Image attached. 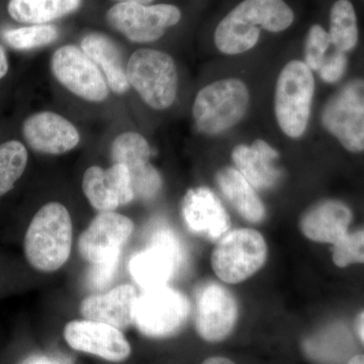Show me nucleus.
Returning a JSON list of instances; mask_svg holds the SVG:
<instances>
[{
	"label": "nucleus",
	"instance_id": "nucleus-15",
	"mask_svg": "<svg viewBox=\"0 0 364 364\" xmlns=\"http://www.w3.org/2000/svg\"><path fill=\"white\" fill-rule=\"evenodd\" d=\"M67 343L74 350L93 354L112 363L131 355V346L116 327L90 320L72 321L64 329Z\"/></svg>",
	"mask_w": 364,
	"mask_h": 364
},
{
	"label": "nucleus",
	"instance_id": "nucleus-19",
	"mask_svg": "<svg viewBox=\"0 0 364 364\" xmlns=\"http://www.w3.org/2000/svg\"><path fill=\"white\" fill-rule=\"evenodd\" d=\"M138 294L131 284H123L109 293L92 294L81 301L80 313L86 320L126 329L133 324Z\"/></svg>",
	"mask_w": 364,
	"mask_h": 364
},
{
	"label": "nucleus",
	"instance_id": "nucleus-13",
	"mask_svg": "<svg viewBox=\"0 0 364 364\" xmlns=\"http://www.w3.org/2000/svg\"><path fill=\"white\" fill-rule=\"evenodd\" d=\"M114 163L126 165L131 176L134 196L150 200L162 188V178L150 163L149 143L141 134L126 132L114 139L111 150Z\"/></svg>",
	"mask_w": 364,
	"mask_h": 364
},
{
	"label": "nucleus",
	"instance_id": "nucleus-6",
	"mask_svg": "<svg viewBox=\"0 0 364 364\" xmlns=\"http://www.w3.org/2000/svg\"><path fill=\"white\" fill-rule=\"evenodd\" d=\"M267 245L259 232L238 229L228 232L218 241L212 254L217 277L227 284H239L264 265Z\"/></svg>",
	"mask_w": 364,
	"mask_h": 364
},
{
	"label": "nucleus",
	"instance_id": "nucleus-27",
	"mask_svg": "<svg viewBox=\"0 0 364 364\" xmlns=\"http://www.w3.org/2000/svg\"><path fill=\"white\" fill-rule=\"evenodd\" d=\"M59 37V30L53 25H32L9 28L2 32V38L9 47L16 50L36 49L52 44Z\"/></svg>",
	"mask_w": 364,
	"mask_h": 364
},
{
	"label": "nucleus",
	"instance_id": "nucleus-22",
	"mask_svg": "<svg viewBox=\"0 0 364 364\" xmlns=\"http://www.w3.org/2000/svg\"><path fill=\"white\" fill-rule=\"evenodd\" d=\"M81 49L97 64L114 93L124 95L130 90L122 53L109 37L102 33H90L81 41Z\"/></svg>",
	"mask_w": 364,
	"mask_h": 364
},
{
	"label": "nucleus",
	"instance_id": "nucleus-26",
	"mask_svg": "<svg viewBox=\"0 0 364 364\" xmlns=\"http://www.w3.org/2000/svg\"><path fill=\"white\" fill-rule=\"evenodd\" d=\"M28 164V151L18 141L0 145V196L6 195L21 178Z\"/></svg>",
	"mask_w": 364,
	"mask_h": 364
},
{
	"label": "nucleus",
	"instance_id": "nucleus-30",
	"mask_svg": "<svg viewBox=\"0 0 364 364\" xmlns=\"http://www.w3.org/2000/svg\"><path fill=\"white\" fill-rule=\"evenodd\" d=\"M119 257L121 254H117L102 262L92 264L93 267L90 272V284L93 289H102L111 284L116 274Z\"/></svg>",
	"mask_w": 364,
	"mask_h": 364
},
{
	"label": "nucleus",
	"instance_id": "nucleus-16",
	"mask_svg": "<svg viewBox=\"0 0 364 364\" xmlns=\"http://www.w3.org/2000/svg\"><path fill=\"white\" fill-rule=\"evenodd\" d=\"M83 193L98 212H114L135 198L130 172L126 165L114 163L109 169L91 166L82 181Z\"/></svg>",
	"mask_w": 364,
	"mask_h": 364
},
{
	"label": "nucleus",
	"instance_id": "nucleus-33",
	"mask_svg": "<svg viewBox=\"0 0 364 364\" xmlns=\"http://www.w3.org/2000/svg\"><path fill=\"white\" fill-rule=\"evenodd\" d=\"M202 364H235L231 359L223 358V356H214V358H208Z\"/></svg>",
	"mask_w": 364,
	"mask_h": 364
},
{
	"label": "nucleus",
	"instance_id": "nucleus-8",
	"mask_svg": "<svg viewBox=\"0 0 364 364\" xmlns=\"http://www.w3.org/2000/svg\"><path fill=\"white\" fill-rule=\"evenodd\" d=\"M191 305L188 298L171 287L146 289L136 304L134 324L151 338H167L181 331L188 321Z\"/></svg>",
	"mask_w": 364,
	"mask_h": 364
},
{
	"label": "nucleus",
	"instance_id": "nucleus-2",
	"mask_svg": "<svg viewBox=\"0 0 364 364\" xmlns=\"http://www.w3.org/2000/svg\"><path fill=\"white\" fill-rule=\"evenodd\" d=\"M72 235L68 210L59 203H47L38 210L26 230V259L39 272H56L70 256Z\"/></svg>",
	"mask_w": 364,
	"mask_h": 364
},
{
	"label": "nucleus",
	"instance_id": "nucleus-35",
	"mask_svg": "<svg viewBox=\"0 0 364 364\" xmlns=\"http://www.w3.org/2000/svg\"><path fill=\"white\" fill-rule=\"evenodd\" d=\"M347 364H364V355L353 356Z\"/></svg>",
	"mask_w": 364,
	"mask_h": 364
},
{
	"label": "nucleus",
	"instance_id": "nucleus-18",
	"mask_svg": "<svg viewBox=\"0 0 364 364\" xmlns=\"http://www.w3.org/2000/svg\"><path fill=\"white\" fill-rule=\"evenodd\" d=\"M181 210L188 229L208 240L219 241L231 227L224 205L208 188L189 189L182 200Z\"/></svg>",
	"mask_w": 364,
	"mask_h": 364
},
{
	"label": "nucleus",
	"instance_id": "nucleus-11",
	"mask_svg": "<svg viewBox=\"0 0 364 364\" xmlns=\"http://www.w3.org/2000/svg\"><path fill=\"white\" fill-rule=\"evenodd\" d=\"M184 262V252L176 235L167 230L153 237L149 247L132 257L129 270L144 289L166 286Z\"/></svg>",
	"mask_w": 364,
	"mask_h": 364
},
{
	"label": "nucleus",
	"instance_id": "nucleus-29",
	"mask_svg": "<svg viewBox=\"0 0 364 364\" xmlns=\"http://www.w3.org/2000/svg\"><path fill=\"white\" fill-rule=\"evenodd\" d=\"M329 33L322 26H311L306 40V64L311 70L318 71L324 64L326 53L331 46Z\"/></svg>",
	"mask_w": 364,
	"mask_h": 364
},
{
	"label": "nucleus",
	"instance_id": "nucleus-28",
	"mask_svg": "<svg viewBox=\"0 0 364 364\" xmlns=\"http://www.w3.org/2000/svg\"><path fill=\"white\" fill-rule=\"evenodd\" d=\"M333 261L339 267L364 263V230L347 233L333 245Z\"/></svg>",
	"mask_w": 364,
	"mask_h": 364
},
{
	"label": "nucleus",
	"instance_id": "nucleus-7",
	"mask_svg": "<svg viewBox=\"0 0 364 364\" xmlns=\"http://www.w3.org/2000/svg\"><path fill=\"white\" fill-rule=\"evenodd\" d=\"M321 122L345 149L364 152V79H352L333 95L326 102Z\"/></svg>",
	"mask_w": 364,
	"mask_h": 364
},
{
	"label": "nucleus",
	"instance_id": "nucleus-9",
	"mask_svg": "<svg viewBox=\"0 0 364 364\" xmlns=\"http://www.w3.org/2000/svg\"><path fill=\"white\" fill-rule=\"evenodd\" d=\"M109 25L134 43H151L164 36L167 28L181 20V11L172 4L119 2L107 13Z\"/></svg>",
	"mask_w": 364,
	"mask_h": 364
},
{
	"label": "nucleus",
	"instance_id": "nucleus-14",
	"mask_svg": "<svg viewBox=\"0 0 364 364\" xmlns=\"http://www.w3.org/2000/svg\"><path fill=\"white\" fill-rule=\"evenodd\" d=\"M133 231L130 218L114 212L100 213L79 237V253L91 264L102 262L122 253Z\"/></svg>",
	"mask_w": 364,
	"mask_h": 364
},
{
	"label": "nucleus",
	"instance_id": "nucleus-31",
	"mask_svg": "<svg viewBox=\"0 0 364 364\" xmlns=\"http://www.w3.org/2000/svg\"><path fill=\"white\" fill-rule=\"evenodd\" d=\"M347 65H348V59H347L346 53L338 51L330 57H326L324 64L318 70L320 78L326 83H336L340 79L343 77L346 72Z\"/></svg>",
	"mask_w": 364,
	"mask_h": 364
},
{
	"label": "nucleus",
	"instance_id": "nucleus-23",
	"mask_svg": "<svg viewBox=\"0 0 364 364\" xmlns=\"http://www.w3.org/2000/svg\"><path fill=\"white\" fill-rule=\"evenodd\" d=\"M218 186L232 207L246 221L260 223L264 220L265 207L250 182L236 168L226 167L217 176Z\"/></svg>",
	"mask_w": 364,
	"mask_h": 364
},
{
	"label": "nucleus",
	"instance_id": "nucleus-10",
	"mask_svg": "<svg viewBox=\"0 0 364 364\" xmlns=\"http://www.w3.org/2000/svg\"><path fill=\"white\" fill-rule=\"evenodd\" d=\"M51 69L55 78L76 97L92 102L109 97L104 74L77 46L59 48L53 55Z\"/></svg>",
	"mask_w": 364,
	"mask_h": 364
},
{
	"label": "nucleus",
	"instance_id": "nucleus-1",
	"mask_svg": "<svg viewBox=\"0 0 364 364\" xmlns=\"http://www.w3.org/2000/svg\"><path fill=\"white\" fill-rule=\"evenodd\" d=\"M294 21L284 0H242L215 28V47L223 54H243L255 47L262 31L284 32Z\"/></svg>",
	"mask_w": 364,
	"mask_h": 364
},
{
	"label": "nucleus",
	"instance_id": "nucleus-4",
	"mask_svg": "<svg viewBox=\"0 0 364 364\" xmlns=\"http://www.w3.org/2000/svg\"><path fill=\"white\" fill-rule=\"evenodd\" d=\"M315 93L312 70L299 60L289 62L280 72L275 87L274 112L280 130L298 139L308 127Z\"/></svg>",
	"mask_w": 364,
	"mask_h": 364
},
{
	"label": "nucleus",
	"instance_id": "nucleus-32",
	"mask_svg": "<svg viewBox=\"0 0 364 364\" xmlns=\"http://www.w3.org/2000/svg\"><path fill=\"white\" fill-rule=\"evenodd\" d=\"M9 71V60L4 48L0 45V79L4 77Z\"/></svg>",
	"mask_w": 364,
	"mask_h": 364
},
{
	"label": "nucleus",
	"instance_id": "nucleus-5",
	"mask_svg": "<svg viewBox=\"0 0 364 364\" xmlns=\"http://www.w3.org/2000/svg\"><path fill=\"white\" fill-rule=\"evenodd\" d=\"M127 76L132 87L152 109L163 111L173 105L178 76L173 59L166 53L136 50L129 60Z\"/></svg>",
	"mask_w": 364,
	"mask_h": 364
},
{
	"label": "nucleus",
	"instance_id": "nucleus-34",
	"mask_svg": "<svg viewBox=\"0 0 364 364\" xmlns=\"http://www.w3.org/2000/svg\"><path fill=\"white\" fill-rule=\"evenodd\" d=\"M356 330H358L359 338L364 343V312L361 313L356 320Z\"/></svg>",
	"mask_w": 364,
	"mask_h": 364
},
{
	"label": "nucleus",
	"instance_id": "nucleus-36",
	"mask_svg": "<svg viewBox=\"0 0 364 364\" xmlns=\"http://www.w3.org/2000/svg\"><path fill=\"white\" fill-rule=\"evenodd\" d=\"M119 2H131V4H144V6H147L150 2H152L153 0H117Z\"/></svg>",
	"mask_w": 364,
	"mask_h": 364
},
{
	"label": "nucleus",
	"instance_id": "nucleus-17",
	"mask_svg": "<svg viewBox=\"0 0 364 364\" xmlns=\"http://www.w3.org/2000/svg\"><path fill=\"white\" fill-rule=\"evenodd\" d=\"M23 135L32 149L50 155L64 154L80 142L77 129L65 117L53 112L28 117L23 124Z\"/></svg>",
	"mask_w": 364,
	"mask_h": 364
},
{
	"label": "nucleus",
	"instance_id": "nucleus-25",
	"mask_svg": "<svg viewBox=\"0 0 364 364\" xmlns=\"http://www.w3.org/2000/svg\"><path fill=\"white\" fill-rule=\"evenodd\" d=\"M330 40L336 50L351 52L358 44L359 31L355 9L349 0H336L330 9Z\"/></svg>",
	"mask_w": 364,
	"mask_h": 364
},
{
	"label": "nucleus",
	"instance_id": "nucleus-12",
	"mask_svg": "<svg viewBox=\"0 0 364 364\" xmlns=\"http://www.w3.org/2000/svg\"><path fill=\"white\" fill-rule=\"evenodd\" d=\"M238 305L233 294L215 282H208L196 293V328L205 341L226 339L236 325Z\"/></svg>",
	"mask_w": 364,
	"mask_h": 364
},
{
	"label": "nucleus",
	"instance_id": "nucleus-24",
	"mask_svg": "<svg viewBox=\"0 0 364 364\" xmlns=\"http://www.w3.org/2000/svg\"><path fill=\"white\" fill-rule=\"evenodd\" d=\"M82 0H11L9 16L18 23L45 25L72 14Z\"/></svg>",
	"mask_w": 364,
	"mask_h": 364
},
{
	"label": "nucleus",
	"instance_id": "nucleus-21",
	"mask_svg": "<svg viewBox=\"0 0 364 364\" xmlns=\"http://www.w3.org/2000/svg\"><path fill=\"white\" fill-rule=\"evenodd\" d=\"M279 152L263 140H255L252 145H239L232 152V159L239 172L254 188H272L282 176L274 165Z\"/></svg>",
	"mask_w": 364,
	"mask_h": 364
},
{
	"label": "nucleus",
	"instance_id": "nucleus-3",
	"mask_svg": "<svg viewBox=\"0 0 364 364\" xmlns=\"http://www.w3.org/2000/svg\"><path fill=\"white\" fill-rule=\"evenodd\" d=\"M249 102L248 87L240 79L215 81L196 95L193 107L196 127L205 135L224 133L243 119Z\"/></svg>",
	"mask_w": 364,
	"mask_h": 364
},
{
	"label": "nucleus",
	"instance_id": "nucleus-20",
	"mask_svg": "<svg viewBox=\"0 0 364 364\" xmlns=\"http://www.w3.org/2000/svg\"><path fill=\"white\" fill-rule=\"evenodd\" d=\"M351 221L350 208L340 200H328L306 210L299 227L310 240L334 245L348 233Z\"/></svg>",
	"mask_w": 364,
	"mask_h": 364
}]
</instances>
